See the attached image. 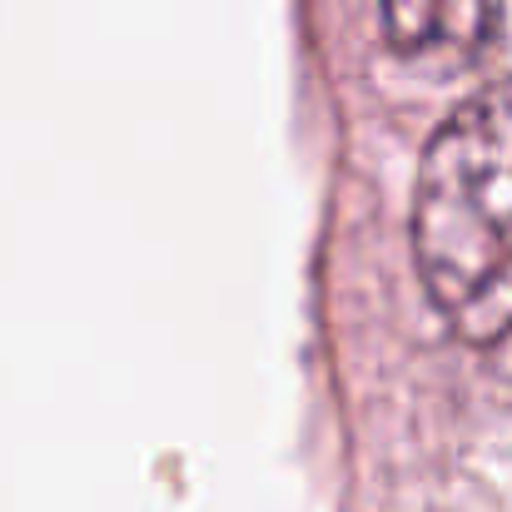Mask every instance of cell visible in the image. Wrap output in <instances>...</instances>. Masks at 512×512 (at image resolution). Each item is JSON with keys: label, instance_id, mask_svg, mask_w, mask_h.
<instances>
[{"label": "cell", "instance_id": "1", "mask_svg": "<svg viewBox=\"0 0 512 512\" xmlns=\"http://www.w3.org/2000/svg\"><path fill=\"white\" fill-rule=\"evenodd\" d=\"M413 249L438 314L463 339L512 334V80L478 90L433 135Z\"/></svg>", "mask_w": 512, "mask_h": 512}, {"label": "cell", "instance_id": "2", "mask_svg": "<svg viewBox=\"0 0 512 512\" xmlns=\"http://www.w3.org/2000/svg\"><path fill=\"white\" fill-rule=\"evenodd\" d=\"M493 30V0H383V35L403 55H473Z\"/></svg>", "mask_w": 512, "mask_h": 512}]
</instances>
